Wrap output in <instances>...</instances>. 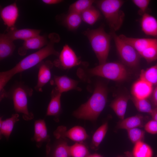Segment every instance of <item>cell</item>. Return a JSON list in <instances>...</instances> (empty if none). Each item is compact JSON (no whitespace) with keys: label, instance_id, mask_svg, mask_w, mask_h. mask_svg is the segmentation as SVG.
<instances>
[{"label":"cell","instance_id":"obj_16","mask_svg":"<svg viewBox=\"0 0 157 157\" xmlns=\"http://www.w3.org/2000/svg\"><path fill=\"white\" fill-rule=\"evenodd\" d=\"M122 40L132 46L140 54L155 41L156 38H135L122 34L119 36Z\"/></svg>","mask_w":157,"mask_h":157},{"label":"cell","instance_id":"obj_12","mask_svg":"<svg viewBox=\"0 0 157 157\" xmlns=\"http://www.w3.org/2000/svg\"><path fill=\"white\" fill-rule=\"evenodd\" d=\"M48 42L46 35H39L31 38L24 41L22 46L18 49V53L21 56H24L28 50L40 49L46 46Z\"/></svg>","mask_w":157,"mask_h":157},{"label":"cell","instance_id":"obj_22","mask_svg":"<svg viewBox=\"0 0 157 157\" xmlns=\"http://www.w3.org/2000/svg\"><path fill=\"white\" fill-rule=\"evenodd\" d=\"M62 94L55 89L51 94V99L48 106L46 115L47 116H56L61 109L60 98Z\"/></svg>","mask_w":157,"mask_h":157},{"label":"cell","instance_id":"obj_10","mask_svg":"<svg viewBox=\"0 0 157 157\" xmlns=\"http://www.w3.org/2000/svg\"><path fill=\"white\" fill-rule=\"evenodd\" d=\"M0 14L7 27L6 31L16 28L15 25L19 16V10L16 2L1 8Z\"/></svg>","mask_w":157,"mask_h":157},{"label":"cell","instance_id":"obj_33","mask_svg":"<svg viewBox=\"0 0 157 157\" xmlns=\"http://www.w3.org/2000/svg\"><path fill=\"white\" fill-rule=\"evenodd\" d=\"M69 146L64 141L60 142L56 147L53 153V157H71Z\"/></svg>","mask_w":157,"mask_h":157},{"label":"cell","instance_id":"obj_13","mask_svg":"<svg viewBox=\"0 0 157 157\" xmlns=\"http://www.w3.org/2000/svg\"><path fill=\"white\" fill-rule=\"evenodd\" d=\"M5 33L6 37L14 41L17 40H22L24 41L31 38L40 35L41 30L31 28L17 29L16 28L6 31Z\"/></svg>","mask_w":157,"mask_h":157},{"label":"cell","instance_id":"obj_25","mask_svg":"<svg viewBox=\"0 0 157 157\" xmlns=\"http://www.w3.org/2000/svg\"><path fill=\"white\" fill-rule=\"evenodd\" d=\"M108 124L106 122L100 126L94 133L91 144L92 149H97L104 138L107 131Z\"/></svg>","mask_w":157,"mask_h":157},{"label":"cell","instance_id":"obj_31","mask_svg":"<svg viewBox=\"0 0 157 157\" xmlns=\"http://www.w3.org/2000/svg\"><path fill=\"white\" fill-rule=\"evenodd\" d=\"M69 151L72 157H86L90 154L87 147L81 142H77L69 146Z\"/></svg>","mask_w":157,"mask_h":157},{"label":"cell","instance_id":"obj_24","mask_svg":"<svg viewBox=\"0 0 157 157\" xmlns=\"http://www.w3.org/2000/svg\"><path fill=\"white\" fill-rule=\"evenodd\" d=\"M131 153L134 157H152L153 155L151 147L143 141L134 144Z\"/></svg>","mask_w":157,"mask_h":157},{"label":"cell","instance_id":"obj_7","mask_svg":"<svg viewBox=\"0 0 157 157\" xmlns=\"http://www.w3.org/2000/svg\"><path fill=\"white\" fill-rule=\"evenodd\" d=\"M114 39L117 51L122 60L126 65L132 67L137 66L140 56L131 45L121 39L115 33H110Z\"/></svg>","mask_w":157,"mask_h":157},{"label":"cell","instance_id":"obj_20","mask_svg":"<svg viewBox=\"0 0 157 157\" xmlns=\"http://www.w3.org/2000/svg\"><path fill=\"white\" fill-rule=\"evenodd\" d=\"M129 98L125 96H119L111 103L110 107L121 120L124 118Z\"/></svg>","mask_w":157,"mask_h":157},{"label":"cell","instance_id":"obj_30","mask_svg":"<svg viewBox=\"0 0 157 157\" xmlns=\"http://www.w3.org/2000/svg\"><path fill=\"white\" fill-rule=\"evenodd\" d=\"M131 99L138 111L149 114L151 113L153 108L147 99H138L133 96Z\"/></svg>","mask_w":157,"mask_h":157},{"label":"cell","instance_id":"obj_2","mask_svg":"<svg viewBox=\"0 0 157 157\" xmlns=\"http://www.w3.org/2000/svg\"><path fill=\"white\" fill-rule=\"evenodd\" d=\"M107 97L106 87L100 82L97 83L92 95L87 102L74 112V115L78 119L96 120L105 107Z\"/></svg>","mask_w":157,"mask_h":157},{"label":"cell","instance_id":"obj_23","mask_svg":"<svg viewBox=\"0 0 157 157\" xmlns=\"http://www.w3.org/2000/svg\"><path fill=\"white\" fill-rule=\"evenodd\" d=\"M19 115L17 113L13 114L11 117L6 120H2L0 118V135H4L7 139L8 138L13 130L14 125L18 121Z\"/></svg>","mask_w":157,"mask_h":157},{"label":"cell","instance_id":"obj_19","mask_svg":"<svg viewBox=\"0 0 157 157\" xmlns=\"http://www.w3.org/2000/svg\"><path fill=\"white\" fill-rule=\"evenodd\" d=\"M145 124L144 117L141 115L138 114L120 120L117 123V127L127 130L144 127Z\"/></svg>","mask_w":157,"mask_h":157},{"label":"cell","instance_id":"obj_5","mask_svg":"<svg viewBox=\"0 0 157 157\" xmlns=\"http://www.w3.org/2000/svg\"><path fill=\"white\" fill-rule=\"evenodd\" d=\"M33 90L19 83L16 85L8 92L6 97H10L13 99L14 108L16 112L23 114V117L26 120L33 119L34 116L30 112L28 108V97L32 94Z\"/></svg>","mask_w":157,"mask_h":157},{"label":"cell","instance_id":"obj_34","mask_svg":"<svg viewBox=\"0 0 157 157\" xmlns=\"http://www.w3.org/2000/svg\"><path fill=\"white\" fill-rule=\"evenodd\" d=\"M128 135L131 142L135 144L141 141H143L145 136V132L138 128L127 130Z\"/></svg>","mask_w":157,"mask_h":157},{"label":"cell","instance_id":"obj_8","mask_svg":"<svg viewBox=\"0 0 157 157\" xmlns=\"http://www.w3.org/2000/svg\"><path fill=\"white\" fill-rule=\"evenodd\" d=\"M58 56L53 62V65L64 69H70L81 63L74 51L67 44L63 46Z\"/></svg>","mask_w":157,"mask_h":157},{"label":"cell","instance_id":"obj_4","mask_svg":"<svg viewBox=\"0 0 157 157\" xmlns=\"http://www.w3.org/2000/svg\"><path fill=\"white\" fill-rule=\"evenodd\" d=\"M96 2L111 31L118 30L122 24L125 14L121 8L124 1L121 0H101Z\"/></svg>","mask_w":157,"mask_h":157},{"label":"cell","instance_id":"obj_21","mask_svg":"<svg viewBox=\"0 0 157 157\" xmlns=\"http://www.w3.org/2000/svg\"><path fill=\"white\" fill-rule=\"evenodd\" d=\"M15 48L13 41L8 38L5 33L0 35V60H2L11 56Z\"/></svg>","mask_w":157,"mask_h":157},{"label":"cell","instance_id":"obj_38","mask_svg":"<svg viewBox=\"0 0 157 157\" xmlns=\"http://www.w3.org/2000/svg\"><path fill=\"white\" fill-rule=\"evenodd\" d=\"M42 1L47 5H53L60 3L63 1L61 0H42Z\"/></svg>","mask_w":157,"mask_h":157},{"label":"cell","instance_id":"obj_18","mask_svg":"<svg viewBox=\"0 0 157 157\" xmlns=\"http://www.w3.org/2000/svg\"><path fill=\"white\" fill-rule=\"evenodd\" d=\"M47 129L44 120L40 119L35 121L34 123V135L33 140L38 147H40L43 142L49 140Z\"/></svg>","mask_w":157,"mask_h":157},{"label":"cell","instance_id":"obj_17","mask_svg":"<svg viewBox=\"0 0 157 157\" xmlns=\"http://www.w3.org/2000/svg\"><path fill=\"white\" fill-rule=\"evenodd\" d=\"M140 21L142 31L146 35L157 37V20L154 16L146 13Z\"/></svg>","mask_w":157,"mask_h":157},{"label":"cell","instance_id":"obj_15","mask_svg":"<svg viewBox=\"0 0 157 157\" xmlns=\"http://www.w3.org/2000/svg\"><path fill=\"white\" fill-rule=\"evenodd\" d=\"M153 86L140 78L132 86V93L133 96L138 99H147L153 92Z\"/></svg>","mask_w":157,"mask_h":157},{"label":"cell","instance_id":"obj_35","mask_svg":"<svg viewBox=\"0 0 157 157\" xmlns=\"http://www.w3.org/2000/svg\"><path fill=\"white\" fill-rule=\"evenodd\" d=\"M132 2L139 9V13L142 15L146 13V10L149 4L150 0H133Z\"/></svg>","mask_w":157,"mask_h":157},{"label":"cell","instance_id":"obj_29","mask_svg":"<svg viewBox=\"0 0 157 157\" xmlns=\"http://www.w3.org/2000/svg\"><path fill=\"white\" fill-rule=\"evenodd\" d=\"M93 0H79L70 5L68 12H74L80 14L92 6L95 2Z\"/></svg>","mask_w":157,"mask_h":157},{"label":"cell","instance_id":"obj_1","mask_svg":"<svg viewBox=\"0 0 157 157\" xmlns=\"http://www.w3.org/2000/svg\"><path fill=\"white\" fill-rule=\"evenodd\" d=\"M49 41L44 47L32 53L21 60L14 67L0 73V92L5 91L4 87L10 80L16 74L30 69L38 64L49 56L53 55L58 56V52L54 49V45L60 40L59 35L53 33L48 36Z\"/></svg>","mask_w":157,"mask_h":157},{"label":"cell","instance_id":"obj_36","mask_svg":"<svg viewBox=\"0 0 157 157\" xmlns=\"http://www.w3.org/2000/svg\"><path fill=\"white\" fill-rule=\"evenodd\" d=\"M145 131L152 134H157V121L152 119L147 122L144 126Z\"/></svg>","mask_w":157,"mask_h":157},{"label":"cell","instance_id":"obj_40","mask_svg":"<svg viewBox=\"0 0 157 157\" xmlns=\"http://www.w3.org/2000/svg\"><path fill=\"white\" fill-rule=\"evenodd\" d=\"M86 157H103L102 156L97 154H89Z\"/></svg>","mask_w":157,"mask_h":157},{"label":"cell","instance_id":"obj_14","mask_svg":"<svg viewBox=\"0 0 157 157\" xmlns=\"http://www.w3.org/2000/svg\"><path fill=\"white\" fill-rule=\"evenodd\" d=\"M53 82L56 86L55 89L61 94L71 90H79L78 81L66 76H55Z\"/></svg>","mask_w":157,"mask_h":157},{"label":"cell","instance_id":"obj_32","mask_svg":"<svg viewBox=\"0 0 157 157\" xmlns=\"http://www.w3.org/2000/svg\"><path fill=\"white\" fill-rule=\"evenodd\" d=\"M147 62L150 63L157 59V39L140 54Z\"/></svg>","mask_w":157,"mask_h":157},{"label":"cell","instance_id":"obj_37","mask_svg":"<svg viewBox=\"0 0 157 157\" xmlns=\"http://www.w3.org/2000/svg\"><path fill=\"white\" fill-rule=\"evenodd\" d=\"M151 98L152 102L153 104L157 107V87L153 91Z\"/></svg>","mask_w":157,"mask_h":157},{"label":"cell","instance_id":"obj_6","mask_svg":"<svg viewBox=\"0 0 157 157\" xmlns=\"http://www.w3.org/2000/svg\"><path fill=\"white\" fill-rule=\"evenodd\" d=\"M88 73L91 76H97L115 81L125 79L127 72L124 65L116 62H106L88 69Z\"/></svg>","mask_w":157,"mask_h":157},{"label":"cell","instance_id":"obj_39","mask_svg":"<svg viewBox=\"0 0 157 157\" xmlns=\"http://www.w3.org/2000/svg\"><path fill=\"white\" fill-rule=\"evenodd\" d=\"M150 114L151 115L153 119L157 121V107L153 108Z\"/></svg>","mask_w":157,"mask_h":157},{"label":"cell","instance_id":"obj_28","mask_svg":"<svg viewBox=\"0 0 157 157\" xmlns=\"http://www.w3.org/2000/svg\"><path fill=\"white\" fill-rule=\"evenodd\" d=\"M82 20L89 25H93L99 19L100 14L99 11L93 6L82 13Z\"/></svg>","mask_w":157,"mask_h":157},{"label":"cell","instance_id":"obj_27","mask_svg":"<svg viewBox=\"0 0 157 157\" xmlns=\"http://www.w3.org/2000/svg\"><path fill=\"white\" fill-rule=\"evenodd\" d=\"M140 79L153 85H157V64L145 70H141Z\"/></svg>","mask_w":157,"mask_h":157},{"label":"cell","instance_id":"obj_42","mask_svg":"<svg viewBox=\"0 0 157 157\" xmlns=\"http://www.w3.org/2000/svg\"><path fill=\"white\" fill-rule=\"evenodd\" d=\"M122 157V156H118V157Z\"/></svg>","mask_w":157,"mask_h":157},{"label":"cell","instance_id":"obj_9","mask_svg":"<svg viewBox=\"0 0 157 157\" xmlns=\"http://www.w3.org/2000/svg\"><path fill=\"white\" fill-rule=\"evenodd\" d=\"M63 126H60L55 131L56 138H67L77 142H80L87 139L89 136L85 129L80 126H76L68 130Z\"/></svg>","mask_w":157,"mask_h":157},{"label":"cell","instance_id":"obj_26","mask_svg":"<svg viewBox=\"0 0 157 157\" xmlns=\"http://www.w3.org/2000/svg\"><path fill=\"white\" fill-rule=\"evenodd\" d=\"M82 20L81 14L74 12H68L64 19V22L68 29L74 30L78 28Z\"/></svg>","mask_w":157,"mask_h":157},{"label":"cell","instance_id":"obj_3","mask_svg":"<svg viewBox=\"0 0 157 157\" xmlns=\"http://www.w3.org/2000/svg\"><path fill=\"white\" fill-rule=\"evenodd\" d=\"M83 34L89 40L100 64L106 62L108 55L111 35L102 26L95 29H88Z\"/></svg>","mask_w":157,"mask_h":157},{"label":"cell","instance_id":"obj_11","mask_svg":"<svg viewBox=\"0 0 157 157\" xmlns=\"http://www.w3.org/2000/svg\"><path fill=\"white\" fill-rule=\"evenodd\" d=\"M50 60L42 61L39 64L37 83L35 90L42 92V88L50 81L51 78V69L53 65Z\"/></svg>","mask_w":157,"mask_h":157},{"label":"cell","instance_id":"obj_41","mask_svg":"<svg viewBox=\"0 0 157 157\" xmlns=\"http://www.w3.org/2000/svg\"><path fill=\"white\" fill-rule=\"evenodd\" d=\"M125 154L126 157H134L133 156L132 153L127 151L126 152Z\"/></svg>","mask_w":157,"mask_h":157}]
</instances>
